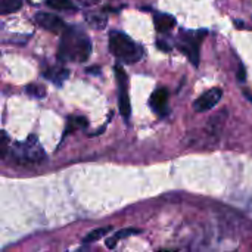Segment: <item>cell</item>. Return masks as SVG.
Returning a JSON list of instances; mask_svg holds the SVG:
<instances>
[{
  "mask_svg": "<svg viewBox=\"0 0 252 252\" xmlns=\"http://www.w3.org/2000/svg\"><path fill=\"white\" fill-rule=\"evenodd\" d=\"M12 157L15 161H19L22 164H37L46 158V154H44L41 145L38 143L37 136L30 134L24 143H18L15 146Z\"/></svg>",
  "mask_w": 252,
  "mask_h": 252,
  "instance_id": "obj_3",
  "label": "cell"
},
{
  "mask_svg": "<svg viewBox=\"0 0 252 252\" xmlns=\"http://www.w3.org/2000/svg\"><path fill=\"white\" fill-rule=\"evenodd\" d=\"M44 77H46L47 80H50L53 84L61 86V84L69 77V71H68L65 66H50V68L44 72Z\"/></svg>",
  "mask_w": 252,
  "mask_h": 252,
  "instance_id": "obj_9",
  "label": "cell"
},
{
  "mask_svg": "<svg viewBox=\"0 0 252 252\" xmlns=\"http://www.w3.org/2000/svg\"><path fill=\"white\" fill-rule=\"evenodd\" d=\"M87 72L89 74H99L100 71H99V66H90V68H87Z\"/></svg>",
  "mask_w": 252,
  "mask_h": 252,
  "instance_id": "obj_21",
  "label": "cell"
},
{
  "mask_svg": "<svg viewBox=\"0 0 252 252\" xmlns=\"http://www.w3.org/2000/svg\"><path fill=\"white\" fill-rule=\"evenodd\" d=\"M157 46H158V49H161V50H164V52H168V50H170V47H168L167 43H164V41H157Z\"/></svg>",
  "mask_w": 252,
  "mask_h": 252,
  "instance_id": "obj_20",
  "label": "cell"
},
{
  "mask_svg": "<svg viewBox=\"0 0 252 252\" xmlns=\"http://www.w3.org/2000/svg\"><path fill=\"white\" fill-rule=\"evenodd\" d=\"M9 151V136L6 131L0 130V158L6 157Z\"/></svg>",
  "mask_w": 252,
  "mask_h": 252,
  "instance_id": "obj_18",
  "label": "cell"
},
{
  "mask_svg": "<svg viewBox=\"0 0 252 252\" xmlns=\"http://www.w3.org/2000/svg\"><path fill=\"white\" fill-rule=\"evenodd\" d=\"M207 31H182L177 37V47L190 59V62L199 65V49Z\"/></svg>",
  "mask_w": 252,
  "mask_h": 252,
  "instance_id": "obj_4",
  "label": "cell"
},
{
  "mask_svg": "<svg viewBox=\"0 0 252 252\" xmlns=\"http://www.w3.org/2000/svg\"><path fill=\"white\" fill-rule=\"evenodd\" d=\"M137 233H140V230H139V229H123V230L117 232L111 239H108V241H106V247H108V248H114L120 239L127 238V236H131V235H137Z\"/></svg>",
  "mask_w": 252,
  "mask_h": 252,
  "instance_id": "obj_12",
  "label": "cell"
},
{
  "mask_svg": "<svg viewBox=\"0 0 252 252\" xmlns=\"http://www.w3.org/2000/svg\"><path fill=\"white\" fill-rule=\"evenodd\" d=\"M86 18H87L89 24H90L93 28H103L105 24H106V19H105L103 16L96 15V13H94V15H87Z\"/></svg>",
  "mask_w": 252,
  "mask_h": 252,
  "instance_id": "obj_17",
  "label": "cell"
},
{
  "mask_svg": "<svg viewBox=\"0 0 252 252\" xmlns=\"http://www.w3.org/2000/svg\"><path fill=\"white\" fill-rule=\"evenodd\" d=\"M35 22L43 27L44 30L53 32V34H62L66 28L65 22L62 18H59L58 15H53V13H47V12H38L35 13L34 16Z\"/></svg>",
  "mask_w": 252,
  "mask_h": 252,
  "instance_id": "obj_6",
  "label": "cell"
},
{
  "mask_svg": "<svg viewBox=\"0 0 252 252\" xmlns=\"http://www.w3.org/2000/svg\"><path fill=\"white\" fill-rule=\"evenodd\" d=\"M245 96H247V97H248V99L252 102V94L248 92V90H245Z\"/></svg>",
  "mask_w": 252,
  "mask_h": 252,
  "instance_id": "obj_22",
  "label": "cell"
},
{
  "mask_svg": "<svg viewBox=\"0 0 252 252\" xmlns=\"http://www.w3.org/2000/svg\"><path fill=\"white\" fill-rule=\"evenodd\" d=\"M223 96V90L219 89V87H214V89H210L207 90L205 93H202L193 103V108L195 111L198 112H205V111H210L213 109L221 99Z\"/></svg>",
  "mask_w": 252,
  "mask_h": 252,
  "instance_id": "obj_7",
  "label": "cell"
},
{
  "mask_svg": "<svg viewBox=\"0 0 252 252\" xmlns=\"http://www.w3.org/2000/svg\"><path fill=\"white\" fill-rule=\"evenodd\" d=\"M157 252H173V251H167V250H161V251H157Z\"/></svg>",
  "mask_w": 252,
  "mask_h": 252,
  "instance_id": "obj_23",
  "label": "cell"
},
{
  "mask_svg": "<svg viewBox=\"0 0 252 252\" xmlns=\"http://www.w3.org/2000/svg\"><path fill=\"white\" fill-rule=\"evenodd\" d=\"M25 90H27V93L30 96L37 97V99H41V97L46 96V89L43 86H40V84H30V86H27Z\"/></svg>",
  "mask_w": 252,
  "mask_h": 252,
  "instance_id": "obj_16",
  "label": "cell"
},
{
  "mask_svg": "<svg viewBox=\"0 0 252 252\" xmlns=\"http://www.w3.org/2000/svg\"><path fill=\"white\" fill-rule=\"evenodd\" d=\"M154 22H155V28L159 32H168L174 28L176 25V19L174 16L168 15V13H157L154 16Z\"/></svg>",
  "mask_w": 252,
  "mask_h": 252,
  "instance_id": "obj_10",
  "label": "cell"
},
{
  "mask_svg": "<svg viewBox=\"0 0 252 252\" xmlns=\"http://www.w3.org/2000/svg\"><path fill=\"white\" fill-rule=\"evenodd\" d=\"M92 55V41L78 27H68L62 32L58 59L62 62H86Z\"/></svg>",
  "mask_w": 252,
  "mask_h": 252,
  "instance_id": "obj_1",
  "label": "cell"
},
{
  "mask_svg": "<svg viewBox=\"0 0 252 252\" xmlns=\"http://www.w3.org/2000/svg\"><path fill=\"white\" fill-rule=\"evenodd\" d=\"M151 108L154 109V112H157L158 115H165L168 112V90L165 87L157 89L152 96H151Z\"/></svg>",
  "mask_w": 252,
  "mask_h": 252,
  "instance_id": "obj_8",
  "label": "cell"
},
{
  "mask_svg": "<svg viewBox=\"0 0 252 252\" xmlns=\"http://www.w3.org/2000/svg\"><path fill=\"white\" fill-rule=\"evenodd\" d=\"M21 7H22V0H0V15L13 13Z\"/></svg>",
  "mask_w": 252,
  "mask_h": 252,
  "instance_id": "obj_11",
  "label": "cell"
},
{
  "mask_svg": "<svg viewBox=\"0 0 252 252\" xmlns=\"http://www.w3.org/2000/svg\"><path fill=\"white\" fill-rule=\"evenodd\" d=\"M111 229H112V227H99V229H94L93 232H90V233L83 239V242H84V244H92V242H94V241H99V239H102L103 236H106V235L111 232Z\"/></svg>",
  "mask_w": 252,
  "mask_h": 252,
  "instance_id": "obj_13",
  "label": "cell"
},
{
  "mask_svg": "<svg viewBox=\"0 0 252 252\" xmlns=\"http://www.w3.org/2000/svg\"><path fill=\"white\" fill-rule=\"evenodd\" d=\"M114 71H115V77H117V83H118V92H120L118 93L120 112L126 120H128L131 115V105H130V96H128V78H127V74L121 65H115Z\"/></svg>",
  "mask_w": 252,
  "mask_h": 252,
  "instance_id": "obj_5",
  "label": "cell"
},
{
  "mask_svg": "<svg viewBox=\"0 0 252 252\" xmlns=\"http://www.w3.org/2000/svg\"><path fill=\"white\" fill-rule=\"evenodd\" d=\"M109 50L117 59L126 63H134L143 56V49L121 31H112L109 34Z\"/></svg>",
  "mask_w": 252,
  "mask_h": 252,
  "instance_id": "obj_2",
  "label": "cell"
},
{
  "mask_svg": "<svg viewBox=\"0 0 252 252\" xmlns=\"http://www.w3.org/2000/svg\"><path fill=\"white\" fill-rule=\"evenodd\" d=\"M46 4L55 10H71V9H74V4L71 0H46Z\"/></svg>",
  "mask_w": 252,
  "mask_h": 252,
  "instance_id": "obj_14",
  "label": "cell"
},
{
  "mask_svg": "<svg viewBox=\"0 0 252 252\" xmlns=\"http://www.w3.org/2000/svg\"><path fill=\"white\" fill-rule=\"evenodd\" d=\"M83 127H87V120L84 117H69L68 120V127H66V131L65 134H68V131H74L77 128H83Z\"/></svg>",
  "mask_w": 252,
  "mask_h": 252,
  "instance_id": "obj_15",
  "label": "cell"
},
{
  "mask_svg": "<svg viewBox=\"0 0 252 252\" xmlns=\"http://www.w3.org/2000/svg\"><path fill=\"white\" fill-rule=\"evenodd\" d=\"M245 77H247V74H245V68H244L242 65H239V71H238V80H239V81H245Z\"/></svg>",
  "mask_w": 252,
  "mask_h": 252,
  "instance_id": "obj_19",
  "label": "cell"
}]
</instances>
